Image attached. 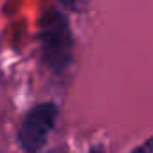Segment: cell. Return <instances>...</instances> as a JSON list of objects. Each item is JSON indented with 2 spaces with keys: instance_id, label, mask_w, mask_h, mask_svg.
Segmentation results:
<instances>
[{
  "instance_id": "6da1fadb",
  "label": "cell",
  "mask_w": 153,
  "mask_h": 153,
  "mask_svg": "<svg viewBox=\"0 0 153 153\" xmlns=\"http://www.w3.org/2000/svg\"><path fill=\"white\" fill-rule=\"evenodd\" d=\"M40 40L45 61L54 70H63L72 59V34L63 13L52 9L42 16Z\"/></svg>"
},
{
  "instance_id": "7a4b0ae2",
  "label": "cell",
  "mask_w": 153,
  "mask_h": 153,
  "mask_svg": "<svg viewBox=\"0 0 153 153\" xmlns=\"http://www.w3.org/2000/svg\"><path fill=\"white\" fill-rule=\"evenodd\" d=\"M58 117V108L54 103H42L34 106L24 119L18 133L20 146L27 153H38L47 140Z\"/></svg>"
},
{
  "instance_id": "3957f363",
  "label": "cell",
  "mask_w": 153,
  "mask_h": 153,
  "mask_svg": "<svg viewBox=\"0 0 153 153\" xmlns=\"http://www.w3.org/2000/svg\"><path fill=\"white\" fill-rule=\"evenodd\" d=\"M131 153H153V137L148 139L144 144H140L137 149H133Z\"/></svg>"
}]
</instances>
